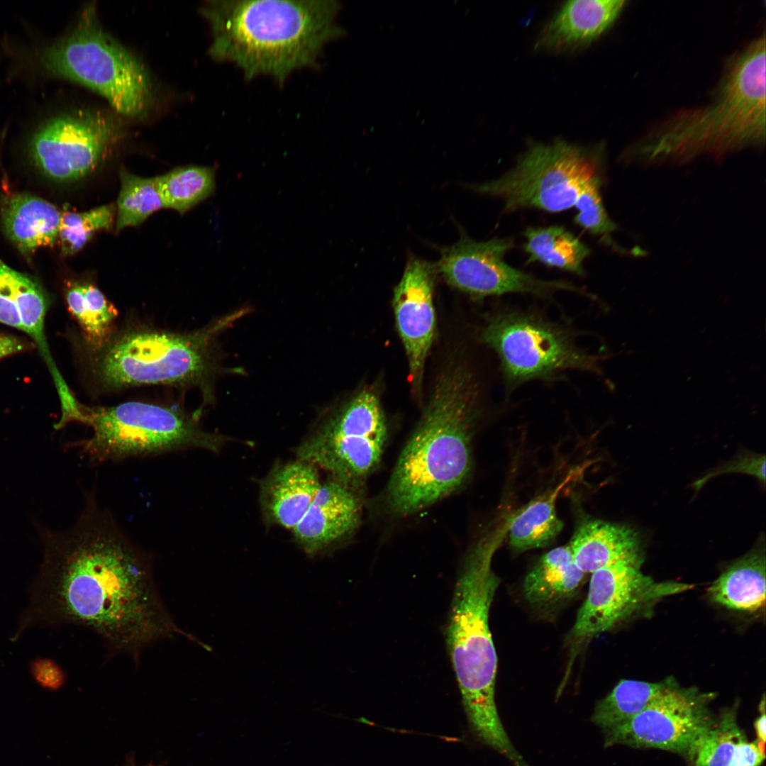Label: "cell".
I'll use <instances>...</instances> for the list:
<instances>
[{"label": "cell", "instance_id": "1", "mask_svg": "<svg viewBox=\"0 0 766 766\" xmlns=\"http://www.w3.org/2000/svg\"><path fill=\"white\" fill-rule=\"evenodd\" d=\"M43 559L12 640L35 626H78L111 655L137 660L157 641L182 636L160 594L153 562L93 498L71 529H43Z\"/></svg>", "mask_w": 766, "mask_h": 766}, {"label": "cell", "instance_id": "2", "mask_svg": "<svg viewBox=\"0 0 766 766\" xmlns=\"http://www.w3.org/2000/svg\"><path fill=\"white\" fill-rule=\"evenodd\" d=\"M250 311L243 307L201 328L176 332L132 324L115 329L100 345H84V362L91 389L96 394L148 385L194 387L203 405L215 402L216 381L243 374L223 365L220 335Z\"/></svg>", "mask_w": 766, "mask_h": 766}, {"label": "cell", "instance_id": "3", "mask_svg": "<svg viewBox=\"0 0 766 766\" xmlns=\"http://www.w3.org/2000/svg\"><path fill=\"white\" fill-rule=\"evenodd\" d=\"M479 409V385L471 370L463 365L446 370L390 476L386 501L392 513L415 514L464 484Z\"/></svg>", "mask_w": 766, "mask_h": 766}, {"label": "cell", "instance_id": "4", "mask_svg": "<svg viewBox=\"0 0 766 766\" xmlns=\"http://www.w3.org/2000/svg\"><path fill=\"white\" fill-rule=\"evenodd\" d=\"M334 1H209L210 54L235 64L245 78L270 75L281 84L295 70L314 67L323 45L338 35Z\"/></svg>", "mask_w": 766, "mask_h": 766}, {"label": "cell", "instance_id": "5", "mask_svg": "<svg viewBox=\"0 0 766 766\" xmlns=\"http://www.w3.org/2000/svg\"><path fill=\"white\" fill-rule=\"evenodd\" d=\"M765 40L762 34L733 57L709 105L671 116L631 148L630 158L682 163L764 144Z\"/></svg>", "mask_w": 766, "mask_h": 766}, {"label": "cell", "instance_id": "6", "mask_svg": "<svg viewBox=\"0 0 766 766\" xmlns=\"http://www.w3.org/2000/svg\"><path fill=\"white\" fill-rule=\"evenodd\" d=\"M499 543L483 539L467 555L455 585L445 637L471 731L482 743L514 761L518 753L496 705L497 655L489 624L500 582L492 567Z\"/></svg>", "mask_w": 766, "mask_h": 766}, {"label": "cell", "instance_id": "7", "mask_svg": "<svg viewBox=\"0 0 766 766\" xmlns=\"http://www.w3.org/2000/svg\"><path fill=\"white\" fill-rule=\"evenodd\" d=\"M79 422L89 426L90 438L78 443L90 462L98 463L189 448L217 453L227 441L199 423L201 411L176 405L131 401L113 406L81 404Z\"/></svg>", "mask_w": 766, "mask_h": 766}, {"label": "cell", "instance_id": "8", "mask_svg": "<svg viewBox=\"0 0 766 766\" xmlns=\"http://www.w3.org/2000/svg\"><path fill=\"white\" fill-rule=\"evenodd\" d=\"M606 163L601 147L560 140L531 145L499 177L472 186L499 199L504 213L535 209L560 213L575 207L587 190L601 187Z\"/></svg>", "mask_w": 766, "mask_h": 766}, {"label": "cell", "instance_id": "9", "mask_svg": "<svg viewBox=\"0 0 766 766\" xmlns=\"http://www.w3.org/2000/svg\"><path fill=\"white\" fill-rule=\"evenodd\" d=\"M480 340L496 354L506 386L551 380L569 370L599 372V357L578 346L574 331L538 313L501 309L489 316Z\"/></svg>", "mask_w": 766, "mask_h": 766}, {"label": "cell", "instance_id": "10", "mask_svg": "<svg viewBox=\"0 0 766 766\" xmlns=\"http://www.w3.org/2000/svg\"><path fill=\"white\" fill-rule=\"evenodd\" d=\"M42 59L50 72L97 92L123 115L137 116L148 106L151 90L145 69L103 31L92 6L70 35L43 51Z\"/></svg>", "mask_w": 766, "mask_h": 766}, {"label": "cell", "instance_id": "11", "mask_svg": "<svg viewBox=\"0 0 766 766\" xmlns=\"http://www.w3.org/2000/svg\"><path fill=\"white\" fill-rule=\"evenodd\" d=\"M387 438V421L378 396L362 390L317 418L297 447L296 456L357 487L379 464Z\"/></svg>", "mask_w": 766, "mask_h": 766}, {"label": "cell", "instance_id": "12", "mask_svg": "<svg viewBox=\"0 0 766 766\" xmlns=\"http://www.w3.org/2000/svg\"><path fill=\"white\" fill-rule=\"evenodd\" d=\"M714 697V694L681 687L674 681L636 716L604 731V745L660 749L693 763L716 719L709 708Z\"/></svg>", "mask_w": 766, "mask_h": 766}, {"label": "cell", "instance_id": "13", "mask_svg": "<svg viewBox=\"0 0 766 766\" xmlns=\"http://www.w3.org/2000/svg\"><path fill=\"white\" fill-rule=\"evenodd\" d=\"M514 247L511 237L475 241L463 234L443 250L437 270L448 284L477 298L522 294L546 299L563 290L591 297L567 281L540 279L512 267L505 256Z\"/></svg>", "mask_w": 766, "mask_h": 766}, {"label": "cell", "instance_id": "14", "mask_svg": "<svg viewBox=\"0 0 766 766\" xmlns=\"http://www.w3.org/2000/svg\"><path fill=\"white\" fill-rule=\"evenodd\" d=\"M587 598L569 638L577 645L606 632L661 599L692 588L687 584L656 582L640 567L618 562L593 572Z\"/></svg>", "mask_w": 766, "mask_h": 766}, {"label": "cell", "instance_id": "15", "mask_svg": "<svg viewBox=\"0 0 766 766\" xmlns=\"http://www.w3.org/2000/svg\"><path fill=\"white\" fill-rule=\"evenodd\" d=\"M118 137L116 123L106 116L87 112L64 115L35 133L30 153L50 178L77 180L95 169Z\"/></svg>", "mask_w": 766, "mask_h": 766}, {"label": "cell", "instance_id": "16", "mask_svg": "<svg viewBox=\"0 0 766 766\" xmlns=\"http://www.w3.org/2000/svg\"><path fill=\"white\" fill-rule=\"evenodd\" d=\"M437 267L418 259L410 260L394 290L393 308L399 336L409 362L415 394L421 392L425 364L435 327L433 290Z\"/></svg>", "mask_w": 766, "mask_h": 766}, {"label": "cell", "instance_id": "17", "mask_svg": "<svg viewBox=\"0 0 766 766\" xmlns=\"http://www.w3.org/2000/svg\"><path fill=\"white\" fill-rule=\"evenodd\" d=\"M356 487L330 477L292 529L297 545L309 555L323 553L353 533L360 523L362 504Z\"/></svg>", "mask_w": 766, "mask_h": 766}, {"label": "cell", "instance_id": "18", "mask_svg": "<svg viewBox=\"0 0 766 766\" xmlns=\"http://www.w3.org/2000/svg\"><path fill=\"white\" fill-rule=\"evenodd\" d=\"M321 484L318 469L310 463L297 459L277 465L260 486L261 507L267 521L292 530Z\"/></svg>", "mask_w": 766, "mask_h": 766}, {"label": "cell", "instance_id": "19", "mask_svg": "<svg viewBox=\"0 0 766 766\" xmlns=\"http://www.w3.org/2000/svg\"><path fill=\"white\" fill-rule=\"evenodd\" d=\"M569 547L575 563L584 574L622 562L641 567L643 561L636 532L628 526L602 520L584 521Z\"/></svg>", "mask_w": 766, "mask_h": 766}, {"label": "cell", "instance_id": "20", "mask_svg": "<svg viewBox=\"0 0 766 766\" xmlns=\"http://www.w3.org/2000/svg\"><path fill=\"white\" fill-rule=\"evenodd\" d=\"M624 4L623 0L567 1L545 28L540 43L554 49L589 43L614 22Z\"/></svg>", "mask_w": 766, "mask_h": 766}, {"label": "cell", "instance_id": "21", "mask_svg": "<svg viewBox=\"0 0 766 766\" xmlns=\"http://www.w3.org/2000/svg\"><path fill=\"white\" fill-rule=\"evenodd\" d=\"M585 574L574 562L569 546L544 554L524 578L523 594L531 605L546 607L572 597Z\"/></svg>", "mask_w": 766, "mask_h": 766}, {"label": "cell", "instance_id": "22", "mask_svg": "<svg viewBox=\"0 0 766 766\" xmlns=\"http://www.w3.org/2000/svg\"><path fill=\"white\" fill-rule=\"evenodd\" d=\"M61 214L52 204L29 194L11 198L2 213L5 233L23 252L52 245Z\"/></svg>", "mask_w": 766, "mask_h": 766}, {"label": "cell", "instance_id": "23", "mask_svg": "<svg viewBox=\"0 0 766 766\" xmlns=\"http://www.w3.org/2000/svg\"><path fill=\"white\" fill-rule=\"evenodd\" d=\"M765 554L764 548L738 559L709 587L711 599L727 608L753 612L765 604Z\"/></svg>", "mask_w": 766, "mask_h": 766}, {"label": "cell", "instance_id": "24", "mask_svg": "<svg viewBox=\"0 0 766 766\" xmlns=\"http://www.w3.org/2000/svg\"><path fill=\"white\" fill-rule=\"evenodd\" d=\"M523 235L528 262H540L578 276L585 274L584 263L591 249L564 226H528Z\"/></svg>", "mask_w": 766, "mask_h": 766}, {"label": "cell", "instance_id": "25", "mask_svg": "<svg viewBox=\"0 0 766 766\" xmlns=\"http://www.w3.org/2000/svg\"><path fill=\"white\" fill-rule=\"evenodd\" d=\"M65 300L70 313L79 326L84 345H100L116 329L118 312L95 284L72 282L66 289Z\"/></svg>", "mask_w": 766, "mask_h": 766}, {"label": "cell", "instance_id": "26", "mask_svg": "<svg viewBox=\"0 0 766 766\" xmlns=\"http://www.w3.org/2000/svg\"><path fill=\"white\" fill-rule=\"evenodd\" d=\"M674 681L670 678L660 682L622 679L596 703L591 720L603 732L623 724Z\"/></svg>", "mask_w": 766, "mask_h": 766}, {"label": "cell", "instance_id": "27", "mask_svg": "<svg viewBox=\"0 0 766 766\" xmlns=\"http://www.w3.org/2000/svg\"><path fill=\"white\" fill-rule=\"evenodd\" d=\"M557 492L533 501L511 519L509 535L514 549L523 551L545 547L561 532L563 524L555 509Z\"/></svg>", "mask_w": 766, "mask_h": 766}, {"label": "cell", "instance_id": "28", "mask_svg": "<svg viewBox=\"0 0 766 766\" xmlns=\"http://www.w3.org/2000/svg\"><path fill=\"white\" fill-rule=\"evenodd\" d=\"M165 208L182 213L209 196L215 188L214 170L188 166L156 177Z\"/></svg>", "mask_w": 766, "mask_h": 766}, {"label": "cell", "instance_id": "29", "mask_svg": "<svg viewBox=\"0 0 766 766\" xmlns=\"http://www.w3.org/2000/svg\"><path fill=\"white\" fill-rule=\"evenodd\" d=\"M736 709L723 711L700 743L693 766H744L740 747L747 739L737 721Z\"/></svg>", "mask_w": 766, "mask_h": 766}, {"label": "cell", "instance_id": "30", "mask_svg": "<svg viewBox=\"0 0 766 766\" xmlns=\"http://www.w3.org/2000/svg\"><path fill=\"white\" fill-rule=\"evenodd\" d=\"M16 305L23 326L35 341L52 374L57 389L66 387L52 361L45 335L47 300L41 287L33 279L18 272Z\"/></svg>", "mask_w": 766, "mask_h": 766}, {"label": "cell", "instance_id": "31", "mask_svg": "<svg viewBox=\"0 0 766 766\" xmlns=\"http://www.w3.org/2000/svg\"><path fill=\"white\" fill-rule=\"evenodd\" d=\"M120 178L117 231L138 225L154 212L165 208L156 177L143 178L123 170Z\"/></svg>", "mask_w": 766, "mask_h": 766}, {"label": "cell", "instance_id": "32", "mask_svg": "<svg viewBox=\"0 0 766 766\" xmlns=\"http://www.w3.org/2000/svg\"><path fill=\"white\" fill-rule=\"evenodd\" d=\"M116 213V209L113 204L101 206L86 212L65 211L61 215L57 236L62 253H75L96 231L111 228Z\"/></svg>", "mask_w": 766, "mask_h": 766}, {"label": "cell", "instance_id": "33", "mask_svg": "<svg viewBox=\"0 0 766 766\" xmlns=\"http://www.w3.org/2000/svg\"><path fill=\"white\" fill-rule=\"evenodd\" d=\"M601 189L593 187L580 196L574 207L577 213L574 222L592 235L606 238L617 229V225L605 209Z\"/></svg>", "mask_w": 766, "mask_h": 766}, {"label": "cell", "instance_id": "34", "mask_svg": "<svg viewBox=\"0 0 766 766\" xmlns=\"http://www.w3.org/2000/svg\"><path fill=\"white\" fill-rule=\"evenodd\" d=\"M17 272L0 260V323L23 331L16 305Z\"/></svg>", "mask_w": 766, "mask_h": 766}, {"label": "cell", "instance_id": "35", "mask_svg": "<svg viewBox=\"0 0 766 766\" xmlns=\"http://www.w3.org/2000/svg\"><path fill=\"white\" fill-rule=\"evenodd\" d=\"M742 472L755 477L762 484L765 483V456L757 455H745L731 461L730 463L723 465L715 472H711L704 477L695 482L694 487L699 490L704 483L715 475L729 472Z\"/></svg>", "mask_w": 766, "mask_h": 766}, {"label": "cell", "instance_id": "36", "mask_svg": "<svg viewBox=\"0 0 766 766\" xmlns=\"http://www.w3.org/2000/svg\"><path fill=\"white\" fill-rule=\"evenodd\" d=\"M29 669L35 682L44 689L55 691L65 683V672L51 659H35L30 663Z\"/></svg>", "mask_w": 766, "mask_h": 766}, {"label": "cell", "instance_id": "37", "mask_svg": "<svg viewBox=\"0 0 766 766\" xmlns=\"http://www.w3.org/2000/svg\"><path fill=\"white\" fill-rule=\"evenodd\" d=\"M31 343L16 336L0 333V360L32 348Z\"/></svg>", "mask_w": 766, "mask_h": 766}, {"label": "cell", "instance_id": "38", "mask_svg": "<svg viewBox=\"0 0 766 766\" xmlns=\"http://www.w3.org/2000/svg\"><path fill=\"white\" fill-rule=\"evenodd\" d=\"M765 701L762 704L761 709V714L759 717L754 722V727L756 732V735L758 740L765 743L766 731H765Z\"/></svg>", "mask_w": 766, "mask_h": 766}]
</instances>
